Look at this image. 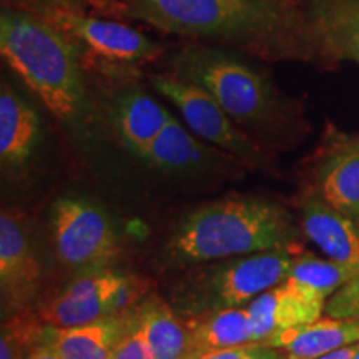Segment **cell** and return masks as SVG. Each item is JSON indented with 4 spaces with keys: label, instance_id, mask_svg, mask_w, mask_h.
<instances>
[{
    "label": "cell",
    "instance_id": "obj_11",
    "mask_svg": "<svg viewBox=\"0 0 359 359\" xmlns=\"http://www.w3.org/2000/svg\"><path fill=\"white\" fill-rule=\"evenodd\" d=\"M253 343L275 348L276 341L323 318L326 299L293 280L264 291L248 306Z\"/></svg>",
    "mask_w": 359,
    "mask_h": 359
},
{
    "label": "cell",
    "instance_id": "obj_28",
    "mask_svg": "<svg viewBox=\"0 0 359 359\" xmlns=\"http://www.w3.org/2000/svg\"><path fill=\"white\" fill-rule=\"evenodd\" d=\"M358 349H359V343L351 344V346L333 349V351L325 353V354H321V356H316L313 359H353L354 354L358 353Z\"/></svg>",
    "mask_w": 359,
    "mask_h": 359
},
{
    "label": "cell",
    "instance_id": "obj_4",
    "mask_svg": "<svg viewBox=\"0 0 359 359\" xmlns=\"http://www.w3.org/2000/svg\"><path fill=\"white\" fill-rule=\"evenodd\" d=\"M298 228L281 205L255 196H228L187 215L167 241L168 258L196 266L262 251L294 248Z\"/></svg>",
    "mask_w": 359,
    "mask_h": 359
},
{
    "label": "cell",
    "instance_id": "obj_14",
    "mask_svg": "<svg viewBox=\"0 0 359 359\" xmlns=\"http://www.w3.org/2000/svg\"><path fill=\"white\" fill-rule=\"evenodd\" d=\"M138 320L137 306L83 326L45 330L43 339L62 359H110L118 341Z\"/></svg>",
    "mask_w": 359,
    "mask_h": 359
},
{
    "label": "cell",
    "instance_id": "obj_26",
    "mask_svg": "<svg viewBox=\"0 0 359 359\" xmlns=\"http://www.w3.org/2000/svg\"><path fill=\"white\" fill-rule=\"evenodd\" d=\"M110 359H154L138 320L132 330L118 341Z\"/></svg>",
    "mask_w": 359,
    "mask_h": 359
},
{
    "label": "cell",
    "instance_id": "obj_22",
    "mask_svg": "<svg viewBox=\"0 0 359 359\" xmlns=\"http://www.w3.org/2000/svg\"><path fill=\"white\" fill-rule=\"evenodd\" d=\"M45 325L40 314L29 309L8 316L0 333V359H27L30 351L43 339Z\"/></svg>",
    "mask_w": 359,
    "mask_h": 359
},
{
    "label": "cell",
    "instance_id": "obj_30",
    "mask_svg": "<svg viewBox=\"0 0 359 359\" xmlns=\"http://www.w3.org/2000/svg\"><path fill=\"white\" fill-rule=\"evenodd\" d=\"M353 359H359V349H358V353L354 354V358H353Z\"/></svg>",
    "mask_w": 359,
    "mask_h": 359
},
{
    "label": "cell",
    "instance_id": "obj_8",
    "mask_svg": "<svg viewBox=\"0 0 359 359\" xmlns=\"http://www.w3.org/2000/svg\"><path fill=\"white\" fill-rule=\"evenodd\" d=\"M50 222L57 257L69 268L105 269L118 253L109 215L87 200L75 196L57 200Z\"/></svg>",
    "mask_w": 359,
    "mask_h": 359
},
{
    "label": "cell",
    "instance_id": "obj_17",
    "mask_svg": "<svg viewBox=\"0 0 359 359\" xmlns=\"http://www.w3.org/2000/svg\"><path fill=\"white\" fill-rule=\"evenodd\" d=\"M304 6L334 64H359V0H304Z\"/></svg>",
    "mask_w": 359,
    "mask_h": 359
},
{
    "label": "cell",
    "instance_id": "obj_5",
    "mask_svg": "<svg viewBox=\"0 0 359 359\" xmlns=\"http://www.w3.org/2000/svg\"><path fill=\"white\" fill-rule=\"evenodd\" d=\"M296 255L293 248H281L205 263L178 283L172 306L190 321L222 309L248 306L264 291L288 280Z\"/></svg>",
    "mask_w": 359,
    "mask_h": 359
},
{
    "label": "cell",
    "instance_id": "obj_12",
    "mask_svg": "<svg viewBox=\"0 0 359 359\" xmlns=\"http://www.w3.org/2000/svg\"><path fill=\"white\" fill-rule=\"evenodd\" d=\"M125 77L122 85L110 90L105 103V115L116 140L130 154L142 160L158 133L168 123L170 114L163 105L148 95L137 85H127L132 79Z\"/></svg>",
    "mask_w": 359,
    "mask_h": 359
},
{
    "label": "cell",
    "instance_id": "obj_2",
    "mask_svg": "<svg viewBox=\"0 0 359 359\" xmlns=\"http://www.w3.org/2000/svg\"><path fill=\"white\" fill-rule=\"evenodd\" d=\"M0 52L4 62L42 105L80 137L97 120L87 70L75 45L60 30L30 12L2 7Z\"/></svg>",
    "mask_w": 359,
    "mask_h": 359
},
{
    "label": "cell",
    "instance_id": "obj_7",
    "mask_svg": "<svg viewBox=\"0 0 359 359\" xmlns=\"http://www.w3.org/2000/svg\"><path fill=\"white\" fill-rule=\"evenodd\" d=\"M148 83L156 93L177 107L187 127L201 140L238 160L262 163L264 155L258 142L245 132L200 85L172 74L148 75Z\"/></svg>",
    "mask_w": 359,
    "mask_h": 359
},
{
    "label": "cell",
    "instance_id": "obj_24",
    "mask_svg": "<svg viewBox=\"0 0 359 359\" xmlns=\"http://www.w3.org/2000/svg\"><path fill=\"white\" fill-rule=\"evenodd\" d=\"M283 349L264 346L259 343L241 344V346L213 349V351H205L196 354L191 359H283L286 353H281Z\"/></svg>",
    "mask_w": 359,
    "mask_h": 359
},
{
    "label": "cell",
    "instance_id": "obj_3",
    "mask_svg": "<svg viewBox=\"0 0 359 359\" xmlns=\"http://www.w3.org/2000/svg\"><path fill=\"white\" fill-rule=\"evenodd\" d=\"M161 60L167 74L205 88L245 132L276 140L302 127L299 103L283 95L268 74L238 50L183 40Z\"/></svg>",
    "mask_w": 359,
    "mask_h": 359
},
{
    "label": "cell",
    "instance_id": "obj_13",
    "mask_svg": "<svg viewBox=\"0 0 359 359\" xmlns=\"http://www.w3.org/2000/svg\"><path fill=\"white\" fill-rule=\"evenodd\" d=\"M231 158L235 156L201 142L200 137L190 133L173 115L142 156L148 167L165 173L210 172L223 160Z\"/></svg>",
    "mask_w": 359,
    "mask_h": 359
},
{
    "label": "cell",
    "instance_id": "obj_16",
    "mask_svg": "<svg viewBox=\"0 0 359 359\" xmlns=\"http://www.w3.org/2000/svg\"><path fill=\"white\" fill-rule=\"evenodd\" d=\"M42 140V118L35 107L11 83L0 87V160L4 167H22Z\"/></svg>",
    "mask_w": 359,
    "mask_h": 359
},
{
    "label": "cell",
    "instance_id": "obj_29",
    "mask_svg": "<svg viewBox=\"0 0 359 359\" xmlns=\"http://www.w3.org/2000/svg\"><path fill=\"white\" fill-rule=\"evenodd\" d=\"M283 359H299V358H294V356H291V354H288V353H286V356H285V358H283Z\"/></svg>",
    "mask_w": 359,
    "mask_h": 359
},
{
    "label": "cell",
    "instance_id": "obj_27",
    "mask_svg": "<svg viewBox=\"0 0 359 359\" xmlns=\"http://www.w3.org/2000/svg\"><path fill=\"white\" fill-rule=\"evenodd\" d=\"M27 359H62V358L58 356L55 349H53L50 344L47 343V341L42 339L37 344V346H35L32 351H30V354L27 356Z\"/></svg>",
    "mask_w": 359,
    "mask_h": 359
},
{
    "label": "cell",
    "instance_id": "obj_6",
    "mask_svg": "<svg viewBox=\"0 0 359 359\" xmlns=\"http://www.w3.org/2000/svg\"><path fill=\"white\" fill-rule=\"evenodd\" d=\"M37 17L60 30L75 45L83 69L100 77L142 74V65L161 60L168 50L123 20L75 12Z\"/></svg>",
    "mask_w": 359,
    "mask_h": 359
},
{
    "label": "cell",
    "instance_id": "obj_25",
    "mask_svg": "<svg viewBox=\"0 0 359 359\" xmlns=\"http://www.w3.org/2000/svg\"><path fill=\"white\" fill-rule=\"evenodd\" d=\"M325 314L331 318H346L359 314V276L339 288L327 299Z\"/></svg>",
    "mask_w": 359,
    "mask_h": 359
},
{
    "label": "cell",
    "instance_id": "obj_15",
    "mask_svg": "<svg viewBox=\"0 0 359 359\" xmlns=\"http://www.w3.org/2000/svg\"><path fill=\"white\" fill-rule=\"evenodd\" d=\"M302 231L334 262L359 259V226L333 205L309 190L302 201Z\"/></svg>",
    "mask_w": 359,
    "mask_h": 359
},
{
    "label": "cell",
    "instance_id": "obj_23",
    "mask_svg": "<svg viewBox=\"0 0 359 359\" xmlns=\"http://www.w3.org/2000/svg\"><path fill=\"white\" fill-rule=\"evenodd\" d=\"M2 7L30 12L34 15H45L48 12H75L123 20V6L120 0H2Z\"/></svg>",
    "mask_w": 359,
    "mask_h": 359
},
{
    "label": "cell",
    "instance_id": "obj_10",
    "mask_svg": "<svg viewBox=\"0 0 359 359\" xmlns=\"http://www.w3.org/2000/svg\"><path fill=\"white\" fill-rule=\"evenodd\" d=\"M42 286V264L20 215L0 213V294L4 320L29 309Z\"/></svg>",
    "mask_w": 359,
    "mask_h": 359
},
{
    "label": "cell",
    "instance_id": "obj_1",
    "mask_svg": "<svg viewBox=\"0 0 359 359\" xmlns=\"http://www.w3.org/2000/svg\"><path fill=\"white\" fill-rule=\"evenodd\" d=\"M123 20L251 53L264 60L336 67L304 0H120Z\"/></svg>",
    "mask_w": 359,
    "mask_h": 359
},
{
    "label": "cell",
    "instance_id": "obj_21",
    "mask_svg": "<svg viewBox=\"0 0 359 359\" xmlns=\"http://www.w3.org/2000/svg\"><path fill=\"white\" fill-rule=\"evenodd\" d=\"M193 356L213 349L253 343L248 308H230L191 320Z\"/></svg>",
    "mask_w": 359,
    "mask_h": 359
},
{
    "label": "cell",
    "instance_id": "obj_20",
    "mask_svg": "<svg viewBox=\"0 0 359 359\" xmlns=\"http://www.w3.org/2000/svg\"><path fill=\"white\" fill-rule=\"evenodd\" d=\"M359 343V314L346 318H320L313 325L276 341L275 348L299 359H313L333 349Z\"/></svg>",
    "mask_w": 359,
    "mask_h": 359
},
{
    "label": "cell",
    "instance_id": "obj_9",
    "mask_svg": "<svg viewBox=\"0 0 359 359\" xmlns=\"http://www.w3.org/2000/svg\"><path fill=\"white\" fill-rule=\"evenodd\" d=\"M311 173V190L359 226V133L326 123Z\"/></svg>",
    "mask_w": 359,
    "mask_h": 359
},
{
    "label": "cell",
    "instance_id": "obj_19",
    "mask_svg": "<svg viewBox=\"0 0 359 359\" xmlns=\"http://www.w3.org/2000/svg\"><path fill=\"white\" fill-rule=\"evenodd\" d=\"M142 283L133 280L120 293L95 298L72 299L58 294L40 309L39 314L45 325L55 327L83 326L97 323L115 314L125 313L135 308V302L142 298Z\"/></svg>",
    "mask_w": 359,
    "mask_h": 359
},
{
    "label": "cell",
    "instance_id": "obj_18",
    "mask_svg": "<svg viewBox=\"0 0 359 359\" xmlns=\"http://www.w3.org/2000/svg\"><path fill=\"white\" fill-rule=\"evenodd\" d=\"M138 323L154 359H191V331L172 304L151 294L137 306Z\"/></svg>",
    "mask_w": 359,
    "mask_h": 359
}]
</instances>
